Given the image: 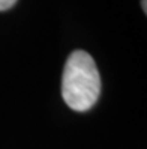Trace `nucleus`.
<instances>
[{"instance_id":"f03ea898","label":"nucleus","mask_w":147,"mask_h":149,"mask_svg":"<svg viewBox=\"0 0 147 149\" xmlns=\"http://www.w3.org/2000/svg\"><path fill=\"white\" fill-rule=\"evenodd\" d=\"M17 3V0H0V11H8Z\"/></svg>"},{"instance_id":"f257e3e1","label":"nucleus","mask_w":147,"mask_h":149,"mask_svg":"<svg viewBox=\"0 0 147 149\" xmlns=\"http://www.w3.org/2000/svg\"><path fill=\"white\" fill-rule=\"evenodd\" d=\"M101 95V75L93 57L84 50L69 54L62 75V96L74 111H87Z\"/></svg>"}]
</instances>
